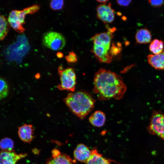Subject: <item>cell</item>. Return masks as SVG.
<instances>
[{
  "instance_id": "cell-3",
  "label": "cell",
  "mask_w": 164,
  "mask_h": 164,
  "mask_svg": "<svg viewBox=\"0 0 164 164\" xmlns=\"http://www.w3.org/2000/svg\"><path fill=\"white\" fill-rule=\"evenodd\" d=\"M58 70L60 83L57 85V88L60 90L74 92L76 76L74 70L70 67L64 69L62 66H59Z\"/></svg>"
},
{
  "instance_id": "cell-9",
  "label": "cell",
  "mask_w": 164,
  "mask_h": 164,
  "mask_svg": "<svg viewBox=\"0 0 164 164\" xmlns=\"http://www.w3.org/2000/svg\"><path fill=\"white\" fill-rule=\"evenodd\" d=\"M27 155L26 153L17 154L14 150L2 151L0 152V164H15L18 161Z\"/></svg>"
},
{
  "instance_id": "cell-10",
  "label": "cell",
  "mask_w": 164,
  "mask_h": 164,
  "mask_svg": "<svg viewBox=\"0 0 164 164\" xmlns=\"http://www.w3.org/2000/svg\"><path fill=\"white\" fill-rule=\"evenodd\" d=\"M46 164H73V162L69 156L54 149L52 151V157Z\"/></svg>"
},
{
  "instance_id": "cell-8",
  "label": "cell",
  "mask_w": 164,
  "mask_h": 164,
  "mask_svg": "<svg viewBox=\"0 0 164 164\" xmlns=\"http://www.w3.org/2000/svg\"><path fill=\"white\" fill-rule=\"evenodd\" d=\"M110 48L104 46L94 45L91 50L99 61L101 63H110L112 61L113 57L110 53Z\"/></svg>"
},
{
  "instance_id": "cell-14",
  "label": "cell",
  "mask_w": 164,
  "mask_h": 164,
  "mask_svg": "<svg viewBox=\"0 0 164 164\" xmlns=\"http://www.w3.org/2000/svg\"><path fill=\"white\" fill-rule=\"evenodd\" d=\"M149 64L156 70H164V50L156 54H151L147 56Z\"/></svg>"
},
{
  "instance_id": "cell-6",
  "label": "cell",
  "mask_w": 164,
  "mask_h": 164,
  "mask_svg": "<svg viewBox=\"0 0 164 164\" xmlns=\"http://www.w3.org/2000/svg\"><path fill=\"white\" fill-rule=\"evenodd\" d=\"M26 15L24 9L12 10L9 14L8 22L12 28L18 32L23 33L25 30L22 25L25 23V19Z\"/></svg>"
},
{
  "instance_id": "cell-11",
  "label": "cell",
  "mask_w": 164,
  "mask_h": 164,
  "mask_svg": "<svg viewBox=\"0 0 164 164\" xmlns=\"http://www.w3.org/2000/svg\"><path fill=\"white\" fill-rule=\"evenodd\" d=\"M113 37L112 32L108 31L96 34L91 38V39L94 45L110 48L111 40Z\"/></svg>"
},
{
  "instance_id": "cell-25",
  "label": "cell",
  "mask_w": 164,
  "mask_h": 164,
  "mask_svg": "<svg viewBox=\"0 0 164 164\" xmlns=\"http://www.w3.org/2000/svg\"><path fill=\"white\" fill-rule=\"evenodd\" d=\"M39 9V6L37 4L33 5L24 9L27 14H33L37 12Z\"/></svg>"
},
{
  "instance_id": "cell-18",
  "label": "cell",
  "mask_w": 164,
  "mask_h": 164,
  "mask_svg": "<svg viewBox=\"0 0 164 164\" xmlns=\"http://www.w3.org/2000/svg\"><path fill=\"white\" fill-rule=\"evenodd\" d=\"M164 42L157 39H153L149 46V50L154 54H156L164 50Z\"/></svg>"
},
{
  "instance_id": "cell-23",
  "label": "cell",
  "mask_w": 164,
  "mask_h": 164,
  "mask_svg": "<svg viewBox=\"0 0 164 164\" xmlns=\"http://www.w3.org/2000/svg\"><path fill=\"white\" fill-rule=\"evenodd\" d=\"M120 43H118L117 45H115L114 43L112 44L109 51L110 53L112 56H118L121 53V48Z\"/></svg>"
},
{
  "instance_id": "cell-24",
  "label": "cell",
  "mask_w": 164,
  "mask_h": 164,
  "mask_svg": "<svg viewBox=\"0 0 164 164\" xmlns=\"http://www.w3.org/2000/svg\"><path fill=\"white\" fill-rule=\"evenodd\" d=\"M65 59L68 63H75L77 60V55L73 51L69 52L68 55L65 57Z\"/></svg>"
},
{
  "instance_id": "cell-4",
  "label": "cell",
  "mask_w": 164,
  "mask_h": 164,
  "mask_svg": "<svg viewBox=\"0 0 164 164\" xmlns=\"http://www.w3.org/2000/svg\"><path fill=\"white\" fill-rule=\"evenodd\" d=\"M148 129L150 134L164 139V115L161 112L153 111Z\"/></svg>"
},
{
  "instance_id": "cell-13",
  "label": "cell",
  "mask_w": 164,
  "mask_h": 164,
  "mask_svg": "<svg viewBox=\"0 0 164 164\" xmlns=\"http://www.w3.org/2000/svg\"><path fill=\"white\" fill-rule=\"evenodd\" d=\"M91 153L89 148L85 145L79 144L75 149L73 155L77 160L86 163Z\"/></svg>"
},
{
  "instance_id": "cell-15",
  "label": "cell",
  "mask_w": 164,
  "mask_h": 164,
  "mask_svg": "<svg viewBox=\"0 0 164 164\" xmlns=\"http://www.w3.org/2000/svg\"><path fill=\"white\" fill-rule=\"evenodd\" d=\"M89 120L90 123L94 126L101 127L105 123L106 116L103 112L98 110L92 114L89 118Z\"/></svg>"
},
{
  "instance_id": "cell-12",
  "label": "cell",
  "mask_w": 164,
  "mask_h": 164,
  "mask_svg": "<svg viewBox=\"0 0 164 164\" xmlns=\"http://www.w3.org/2000/svg\"><path fill=\"white\" fill-rule=\"evenodd\" d=\"M34 128L32 125L25 124L19 127L18 135L24 142L30 143L34 138Z\"/></svg>"
},
{
  "instance_id": "cell-19",
  "label": "cell",
  "mask_w": 164,
  "mask_h": 164,
  "mask_svg": "<svg viewBox=\"0 0 164 164\" xmlns=\"http://www.w3.org/2000/svg\"><path fill=\"white\" fill-rule=\"evenodd\" d=\"M14 143L10 138H5L0 141V148L2 151H10L13 150Z\"/></svg>"
},
{
  "instance_id": "cell-27",
  "label": "cell",
  "mask_w": 164,
  "mask_h": 164,
  "mask_svg": "<svg viewBox=\"0 0 164 164\" xmlns=\"http://www.w3.org/2000/svg\"><path fill=\"white\" fill-rule=\"evenodd\" d=\"M132 2L131 0H117V2L119 5L124 6H128Z\"/></svg>"
},
{
  "instance_id": "cell-17",
  "label": "cell",
  "mask_w": 164,
  "mask_h": 164,
  "mask_svg": "<svg viewBox=\"0 0 164 164\" xmlns=\"http://www.w3.org/2000/svg\"><path fill=\"white\" fill-rule=\"evenodd\" d=\"M152 35L148 29L145 28L139 29L137 32L135 38L137 42L140 44H146L150 42Z\"/></svg>"
},
{
  "instance_id": "cell-26",
  "label": "cell",
  "mask_w": 164,
  "mask_h": 164,
  "mask_svg": "<svg viewBox=\"0 0 164 164\" xmlns=\"http://www.w3.org/2000/svg\"><path fill=\"white\" fill-rule=\"evenodd\" d=\"M148 2L151 5L154 7H160L164 4V1L163 0H151L148 1Z\"/></svg>"
},
{
  "instance_id": "cell-16",
  "label": "cell",
  "mask_w": 164,
  "mask_h": 164,
  "mask_svg": "<svg viewBox=\"0 0 164 164\" xmlns=\"http://www.w3.org/2000/svg\"><path fill=\"white\" fill-rule=\"evenodd\" d=\"M87 164H111L110 160L104 157L99 153L97 150L93 149L91 151V155Z\"/></svg>"
},
{
  "instance_id": "cell-21",
  "label": "cell",
  "mask_w": 164,
  "mask_h": 164,
  "mask_svg": "<svg viewBox=\"0 0 164 164\" xmlns=\"http://www.w3.org/2000/svg\"><path fill=\"white\" fill-rule=\"evenodd\" d=\"M9 91V87L7 82L4 79L0 77V100L7 97Z\"/></svg>"
},
{
  "instance_id": "cell-22",
  "label": "cell",
  "mask_w": 164,
  "mask_h": 164,
  "mask_svg": "<svg viewBox=\"0 0 164 164\" xmlns=\"http://www.w3.org/2000/svg\"><path fill=\"white\" fill-rule=\"evenodd\" d=\"M64 5V2L63 0H52L50 1V7L54 10L62 9Z\"/></svg>"
},
{
  "instance_id": "cell-28",
  "label": "cell",
  "mask_w": 164,
  "mask_h": 164,
  "mask_svg": "<svg viewBox=\"0 0 164 164\" xmlns=\"http://www.w3.org/2000/svg\"><path fill=\"white\" fill-rule=\"evenodd\" d=\"M56 55L58 58H61L63 57V53L61 52H58L57 53Z\"/></svg>"
},
{
  "instance_id": "cell-7",
  "label": "cell",
  "mask_w": 164,
  "mask_h": 164,
  "mask_svg": "<svg viewBox=\"0 0 164 164\" xmlns=\"http://www.w3.org/2000/svg\"><path fill=\"white\" fill-rule=\"evenodd\" d=\"M96 11L97 17L104 23H110L114 20V10L112 8L111 3L108 5L100 4L97 6Z\"/></svg>"
},
{
  "instance_id": "cell-29",
  "label": "cell",
  "mask_w": 164,
  "mask_h": 164,
  "mask_svg": "<svg viewBox=\"0 0 164 164\" xmlns=\"http://www.w3.org/2000/svg\"><path fill=\"white\" fill-rule=\"evenodd\" d=\"M97 1L99 2L105 3L108 2V0H97Z\"/></svg>"
},
{
  "instance_id": "cell-1",
  "label": "cell",
  "mask_w": 164,
  "mask_h": 164,
  "mask_svg": "<svg viewBox=\"0 0 164 164\" xmlns=\"http://www.w3.org/2000/svg\"><path fill=\"white\" fill-rule=\"evenodd\" d=\"M93 92L98 99H121L127 90L122 77L109 70L101 68L94 74Z\"/></svg>"
},
{
  "instance_id": "cell-5",
  "label": "cell",
  "mask_w": 164,
  "mask_h": 164,
  "mask_svg": "<svg viewBox=\"0 0 164 164\" xmlns=\"http://www.w3.org/2000/svg\"><path fill=\"white\" fill-rule=\"evenodd\" d=\"M43 44L53 50L62 49L66 44L64 36L59 33L49 31L45 33L43 37Z\"/></svg>"
},
{
  "instance_id": "cell-20",
  "label": "cell",
  "mask_w": 164,
  "mask_h": 164,
  "mask_svg": "<svg viewBox=\"0 0 164 164\" xmlns=\"http://www.w3.org/2000/svg\"><path fill=\"white\" fill-rule=\"evenodd\" d=\"M8 30V24L6 19L0 14V40L5 37Z\"/></svg>"
},
{
  "instance_id": "cell-2",
  "label": "cell",
  "mask_w": 164,
  "mask_h": 164,
  "mask_svg": "<svg viewBox=\"0 0 164 164\" xmlns=\"http://www.w3.org/2000/svg\"><path fill=\"white\" fill-rule=\"evenodd\" d=\"M63 100L71 112L81 119L92 111L95 102L90 94L84 91L70 92Z\"/></svg>"
}]
</instances>
